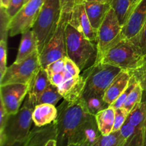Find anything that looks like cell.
<instances>
[{
    "label": "cell",
    "instance_id": "cell-25",
    "mask_svg": "<svg viewBox=\"0 0 146 146\" xmlns=\"http://www.w3.org/2000/svg\"><path fill=\"white\" fill-rule=\"evenodd\" d=\"M127 140L123 138L121 131H114L109 135H101L93 146H125Z\"/></svg>",
    "mask_w": 146,
    "mask_h": 146
},
{
    "label": "cell",
    "instance_id": "cell-31",
    "mask_svg": "<svg viewBox=\"0 0 146 146\" xmlns=\"http://www.w3.org/2000/svg\"><path fill=\"white\" fill-rule=\"evenodd\" d=\"M137 81H135V78L133 76H131V81H130V84L128 85V86L127 87L126 89L122 93V94L120 95V96L118 97L116 99V101L113 103V104L111 105V106L113 107L115 109H118V108H122L123 106L124 103H125V100L127 99L128 96H129V94H131V91H133V89L134 88L135 86L136 85Z\"/></svg>",
    "mask_w": 146,
    "mask_h": 146
},
{
    "label": "cell",
    "instance_id": "cell-33",
    "mask_svg": "<svg viewBox=\"0 0 146 146\" xmlns=\"http://www.w3.org/2000/svg\"><path fill=\"white\" fill-rule=\"evenodd\" d=\"M7 41L1 39L0 41V80L4 77L7 69Z\"/></svg>",
    "mask_w": 146,
    "mask_h": 146
},
{
    "label": "cell",
    "instance_id": "cell-34",
    "mask_svg": "<svg viewBox=\"0 0 146 146\" xmlns=\"http://www.w3.org/2000/svg\"><path fill=\"white\" fill-rule=\"evenodd\" d=\"M128 115H129V113L126 110L124 109L123 108H118V109H115V121H114L113 132L121 130V127L123 126V125L126 121Z\"/></svg>",
    "mask_w": 146,
    "mask_h": 146
},
{
    "label": "cell",
    "instance_id": "cell-12",
    "mask_svg": "<svg viewBox=\"0 0 146 146\" xmlns=\"http://www.w3.org/2000/svg\"><path fill=\"white\" fill-rule=\"evenodd\" d=\"M68 23L82 32L88 39L96 43L98 31L93 27L86 11L84 3L76 4L74 10L71 13Z\"/></svg>",
    "mask_w": 146,
    "mask_h": 146
},
{
    "label": "cell",
    "instance_id": "cell-9",
    "mask_svg": "<svg viewBox=\"0 0 146 146\" xmlns=\"http://www.w3.org/2000/svg\"><path fill=\"white\" fill-rule=\"evenodd\" d=\"M121 33L122 26L115 11L111 8L98 29L96 59L100 58L108 48L123 39Z\"/></svg>",
    "mask_w": 146,
    "mask_h": 146
},
{
    "label": "cell",
    "instance_id": "cell-27",
    "mask_svg": "<svg viewBox=\"0 0 146 146\" xmlns=\"http://www.w3.org/2000/svg\"><path fill=\"white\" fill-rule=\"evenodd\" d=\"M143 89L142 86L140 85L138 82H137L136 85L135 86L133 91L128 96L127 99L125 100L123 106L122 108L126 110L128 113H131V111L138 105V104L142 101L143 94Z\"/></svg>",
    "mask_w": 146,
    "mask_h": 146
},
{
    "label": "cell",
    "instance_id": "cell-16",
    "mask_svg": "<svg viewBox=\"0 0 146 146\" xmlns=\"http://www.w3.org/2000/svg\"><path fill=\"white\" fill-rule=\"evenodd\" d=\"M54 138L56 139V125L54 121L45 126H35L30 131L24 146H46L48 141Z\"/></svg>",
    "mask_w": 146,
    "mask_h": 146
},
{
    "label": "cell",
    "instance_id": "cell-50",
    "mask_svg": "<svg viewBox=\"0 0 146 146\" xmlns=\"http://www.w3.org/2000/svg\"><path fill=\"white\" fill-rule=\"evenodd\" d=\"M74 146H85V145H74Z\"/></svg>",
    "mask_w": 146,
    "mask_h": 146
},
{
    "label": "cell",
    "instance_id": "cell-7",
    "mask_svg": "<svg viewBox=\"0 0 146 146\" xmlns=\"http://www.w3.org/2000/svg\"><path fill=\"white\" fill-rule=\"evenodd\" d=\"M70 17L71 14L61 12V18L55 32L39 54L42 68H45L51 63L67 56L66 28Z\"/></svg>",
    "mask_w": 146,
    "mask_h": 146
},
{
    "label": "cell",
    "instance_id": "cell-8",
    "mask_svg": "<svg viewBox=\"0 0 146 146\" xmlns=\"http://www.w3.org/2000/svg\"><path fill=\"white\" fill-rule=\"evenodd\" d=\"M41 68L39 53L36 51L21 62H14L7 67L4 77L0 80V84L1 86L12 84L31 85Z\"/></svg>",
    "mask_w": 146,
    "mask_h": 146
},
{
    "label": "cell",
    "instance_id": "cell-5",
    "mask_svg": "<svg viewBox=\"0 0 146 146\" xmlns=\"http://www.w3.org/2000/svg\"><path fill=\"white\" fill-rule=\"evenodd\" d=\"M59 0H46L32 27L39 54L51 38L61 15Z\"/></svg>",
    "mask_w": 146,
    "mask_h": 146
},
{
    "label": "cell",
    "instance_id": "cell-17",
    "mask_svg": "<svg viewBox=\"0 0 146 146\" xmlns=\"http://www.w3.org/2000/svg\"><path fill=\"white\" fill-rule=\"evenodd\" d=\"M131 79V73L128 70H122L113 79L104 95V100L111 106L121 94L126 89Z\"/></svg>",
    "mask_w": 146,
    "mask_h": 146
},
{
    "label": "cell",
    "instance_id": "cell-3",
    "mask_svg": "<svg viewBox=\"0 0 146 146\" xmlns=\"http://www.w3.org/2000/svg\"><path fill=\"white\" fill-rule=\"evenodd\" d=\"M67 56L78 65L81 71L95 63L97 46L82 32L68 23L66 28Z\"/></svg>",
    "mask_w": 146,
    "mask_h": 146
},
{
    "label": "cell",
    "instance_id": "cell-22",
    "mask_svg": "<svg viewBox=\"0 0 146 146\" xmlns=\"http://www.w3.org/2000/svg\"><path fill=\"white\" fill-rule=\"evenodd\" d=\"M115 109L110 106L95 115L101 135H107L113 132L115 121Z\"/></svg>",
    "mask_w": 146,
    "mask_h": 146
},
{
    "label": "cell",
    "instance_id": "cell-10",
    "mask_svg": "<svg viewBox=\"0 0 146 146\" xmlns=\"http://www.w3.org/2000/svg\"><path fill=\"white\" fill-rule=\"evenodd\" d=\"M46 0H29L26 3L9 24V36H14L31 29Z\"/></svg>",
    "mask_w": 146,
    "mask_h": 146
},
{
    "label": "cell",
    "instance_id": "cell-48",
    "mask_svg": "<svg viewBox=\"0 0 146 146\" xmlns=\"http://www.w3.org/2000/svg\"><path fill=\"white\" fill-rule=\"evenodd\" d=\"M29 1V0H24V4H25L27 2H28Z\"/></svg>",
    "mask_w": 146,
    "mask_h": 146
},
{
    "label": "cell",
    "instance_id": "cell-35",
    "mask_svg": "<svg viewBox=\"0 0 146 146\" xmlns=\"http://www.w3.org/2000/svg\"><path fill=\"white\" fill-rule=\"evenodd\" d=\"M65 58V57H64ZM64 58L58 59L48 64L45 68L48 76L64 71L65 68V59Z\"/></svg>",
    "mask_w": 146,
    "mask_h": 146
},
{
    "label": "cell",
    "instance_id": "cell-32",
    "mask_svg": "<svg viewBox=\"0 0 146 146\" xmlns=\"http://www.w3.org/2000/svg\"><path fill=\"white\" fill-rule=\"evenodd\" d=\"M11 21V19L7 14L6 9L1 7V39L7 40V36L9 35V24Z\"/></svg>",
    "mask_w": 146,
    "mask_h": 146
},
{
    "label": "cell",
    "instance_id": "cell-47",
    "mask_svg": "<svg viewBox=\"0 0 146 146\" xmlns=\"http://www.w3.org/2000/svg\"><path fill=\"white\" fill-rule=\"evenodd\" d=\"M1 146H24V143H17L14 145H4Z\"/></svg>",
    "mask_w": 146,
    "mask_h": 146
},
{
    "label": "cell",
    "instance_id": "cell-26",
    "mask_svg": "<svg viewBox=\"0 0 146 146\" xmlns=\"http://www.w3.org/2000/svg\"><path fill=\"white\" fill-rule=\"evenodd\" d=\"M86 105L87 110L91 115H96L98 112L110 106L104 100V96L98 95H90L82 97Z\"/></svg>",
    "mask_w": 146,
    "mask_h": 146
},
{
    "label": "cell",
    "instance_id": "cell-14",
    "mask_svg": "<svg viewBox=\"0 0 146 146\" xmlns=\"http://www.w3.org/2000/svg\"><path fill=\"white\" fill-rule=\"evenodd\" d=\"M101 135L95 115L88 113L78 128L72 144L93 146Z\"/></svg>",
    "mask_w": 146,
    "mask_h": 146
},
{
    "label": "cell",
    "instance_id": "cell-41",
    "mask_svg": "<svg viewBox=\"0 0 146 146\" xmlns=\"http://www.w3.org/2000/svg\"><path fill=\"white\" fill-rule=\"evenodd\" d=\"M9 114L6 111L3 103L0 101V133L2 132Z\"/></svg>",
    "mask_w": 146,
    "mask_h": 146
},
{
    "label": "cell",
    "instance_id": "cell-45",
    "mask_svg": "<svg viewBox=\"0 0 146 146\" xmlns=\"http://www.w3.org/2000/svg\"><path fill=\"white\" fill-rule=\"evenodd\" d=\"M143 146H146V122L144 128V137H143Z\"/></svg>",
    "mask_w": 146,
    "mask_h": 146
},
{
    "label": "cell",
    "instance_id": "cell-4",
    "mask_svg": "<svg viewBox=\"0 0 146 146\" xmlns=\"http://www.w3.org/2000/svg\"><path fill=\"white\" fill-rule=\"evenodd\" d=\"M145 58L141 55L136 46L131 39H122L108 48L95 62L116 66L122 70L132 71L143 62Z\"/></svg>",
    "mask_w": 146,
    "mask_h": 146
},
{
    "label": "cell",
    "instance_id": "cell-49",
    "mask_svg": "<svg viewBox=\"0 0 146 146\" xmlns=\"http://www.w3.org/2000/svg\"><path fill=\"white\" fill-rule=\"evenodd\" d=\"M80 2H81V0H77V3H80Z\"/></svg>",
    "mask_w": 146,
    "mask_h": 146
},
{
    "label": "cell",
    "instance_id": "cell-15",
    "mask_svg": "<svg viewBox=\"0 0 146 146\" xmlns=\"http://www.w3.org/2000/svg\"><path fill=\"white\" fill-rule=\"evenodd\" d=\"M86 87V80L83 75L74 76L64 81L58 86V92L63 98L73 103L81 99Z\"/></svg>",
    "mask_w": 146,
    "mask_h": 146
},
{
    "label": "cell",
    "instance_id": "cell-21",
    "mask_svg": "<svg viewBox=\"0 0 146 146\" xmlns=\"http://www.w3.org/2000/svg\"><path fill=\"white\" fill-rule=\"evenodd\" d=\"M36 51H38L36 37L32 29H31L21 34L19 51L14 62H21Z\"/></svg>",
    "mask_w": 146,
    "mask_h": 146
},
{
    "label": "cell",
    "instance_id": "cell-39",
    "mask_svg": "<svg viewBox=\"0 0 146 146\" xmlns=\"http://www.w3.org/2000/svg\"><path fill=\"white\" fill-rule=\"evenodd\" d=\"M137 128L130 122L129 121L127 118L126 121L125 122V123L123 125V126L121 127V135L123 136L124 138H125L126 140H128V138H131L133 135L135 133Z\"/></svg>",
    "mask_w": 146,
    "mask_h": 146
},
{
    "label": "cell",
    "instance_id": "cell-29",
    "mask_svg": "<svg viewBox=\"0 0 146 146\" xmlns=\"http://www.w3.org/2000/svg\"><path fill=\"white\" fill-rule=\"evenodd\" d=\"M129 71L131 76L133 77L135 81L139 83L143 91L146 92V58L138 68Z\"/></svg>",
    "mask_w": 146,
    "mask_h": 146
},
{
    "label": "cell",
    "instance_id": "cell-43",
    "mask_svg": "<svg viewBox=\"0 0 146 146\" xmlns=\"http://www.w3.org/2000/svg\"><path fill=\"white\" fill-rule=\"evenodd\" d=\"M131 6H132V9L133 11L134 9L138 5V4H139L142 0H131Z\"/></svg>",
    "mask_w": 146,
    "mask_h": 146
},
{
    "label": "cell",
    "instance_id": "cell-28",
    "mask_svg": "<svg viewBox=\"0 0 146 146\" xmlns=\"http://www.w3.org/2000/svg\"><path fill=\"white\" fill-rule=\"evenodd\" d=\"M62 98V96L58 92V87L51 84L41 94L36 105L47 104L55 106Z\"/></svg>",
    "mask_w": 146,
    "mask_h": 146
},
{
    "label": "cell",
    "instance_id": "cell-1",
    "mask_svg": "<svg viewBox=\"0 0 146 146\" xmlns=\"http://www.w3.org/2000/svg\"><path fill=\"white\" fill-rule=\"evenodd\" d=\"M58 115L54 121L56 125V146H68L82 123L89 113L83 98L76 102L64 100L57 108Z\"/></svg>",
    "mask_w": 146,
    "mask_h": 146
},
{
    "label": "cell",
    "instance_id": "cell-36",
    "mask_svg": "<svg viewBox=\"0 0 146 146\" xmlns=\"http://www.w3.org/2000/svg\"><path fill=\"white\" fill-rule=\"evenodd\" d=\"M48 77H49L51 84L58 87V86H60L61 84H63L64 81L69 79V78H72L73 76H71V74H70V73H68V71L65 69L64 71H62V72L52 74V75L48 76Z\"/></svg>",
    "mask_w": 146,
    "mask_h": 146
},
{
    "label": "cell",
    "instance_id": "cell-13",
    "mask_svg": "<svg viewBox=\"0 0 146 146\" xmlns=\"http://www.w3.org/2000/svg\"><path fill=\"white\" fill-rule=\"evenodd\" d=\"M146 22V0H142L130 15L122 27L124 39H131L138 35Z\"/></svg>",
    "mask_w": 146,
    "mask_h": 146
},
{
    "label": "cell",
    "instance_id": "cell-19",
    "mask_svg": "<svg viewBox=\"0 0 146 146\" xmlns=\"http://www.w3.org/2000/svg\"><path fill=\"white\" fill-rule=\"evenodd\" d=\"M58 109L51 104H38L34 108L32 113L33 123L35 126L43 127L51 124L56 119Z\"/></svg>",
    "mask_w": 146,
    "mask_h": 146
},
{
    "label": "cell",
    "instance_id": "cell-2",
    "mask_svg": "<svg viewBox=\"0 0 146 146\" xmlns=\"http://www.w3.org/2000/svg\"><path fill=\"white\" fill-rule=\"evenodd\" d=\"M34 106L28 96L23 107L15 114L9 115L2 132L0 133V146L24 143L29 136Z\"/></svg>",
    "mask_w": 146,
    "mask_h": 146
},
{
    "label": "cell",
    "instance_id": "cell-40",
    "mask_svg": "<svg viewBox=\"0 0 146 146\" xmlns=\"http://www.w3.org/2000/svg\"><path fill=\"white\" fill-rule=\"evenodd\" d=\"M61 11L64 13L71 14L77 3V0H59Z\"/></svg>",
    "mask_w": 146,
    "mask_h": 146
},
{
    "label": "cell",
    "instance_id": "cell-23",
    "mask_svg": "<svg viewBox=\"0 0 146 146\" xmlns=\"http://www.w3.org/2000/svg\"><path fill=\"white\" fill-rule=\"evenodd\" d=\"M111 7L115 11L121 26H123L132 13L131 0H108Z\"/></svg>",
    "mask_w": 146,
    "mask_h": 146
},
{
    "label": "cell",
    "instance_id": "cell-38",
    "mask_svg": "<svg viewBox=\"0 0 146 146\" xmlns=\"http://www.w3.org/2000/svg\"><path fill=\"white\" fill-rule=\"evenodd\" d=\"M65 59V68L68 73L71 74L73 77L78 76L80 75L81 70L78 68V65L73 61L72 59L68 56H66L64 58Z\"/></svg>",
    "mask_w": 146,
    "mask_h": 146
},
{
    "label": "cell",
    "instance_id": "cell-46",
    "mask_svg": "<svg viewBox=\"0 0 146 146\" xmlns=\"http://www.w3.org/2000/svg\"><path fill=\"white\" fill-rule=\"evenodd\" d=\"M107 1H108V0H81V2H83V1H99V2H107Z\"/></svg>",
    "mask_w": 146,
    "mask_h": 146
},
{
    "label": "cell",
    "instance_id": "cell-20",
    "mask_svg": "<svg viewBox=\"0 0 146 146\" xmlns=\"http://www.w3.org/2000/svg\"><path fill=\"white\" fill-rule=\"evenodd\" d=\"M50 84L51 81L48 74L45 68L41 67L33 79L27 94L29 98L34 104V107L36 106L41 94L45 91Z\"/></svg>",
    "mask_w": 146,
    "mask_h": 146
},
{
    "label": "cell",
    "instance_id": "cell-6",
    "mask_svg": "<svg viewBox=\"0 0 146 146\" xmlns=\"http://www.w3.org/2000/svg\"><path fill=\"white\" fill-rule=\"evenodd\" d=\"M122 69L109 64L95 62L88 67L83 76L86 87L82 97L90 95L104 96L106 91Z\"/></svg>",
    "mask_w": 146,
    "mask_h": 146
},
{
    "label": "cell",
    "instance_id": "cell-42",
    "mask_svg": "<svg viewBox=\"0 0 146 146\" xmlns=\"http://www.w3.org/2000/svg\"><path fill=\"white\" fill-rule=\"evenodd\" d=\"M11 0H0V4H1V7L4 9H7L9 6Z\"/></svg>",
    "mask_w": 146,
    "mask_h": 146
},
{
    "label": "cell",
    "instance_id": "cell-37",
    "mask_svg": "<svg viewBox=\"0 0 146 146\" xmlns=\"http://www.w3.org/2000/svg\"><path fill=\"white\" fill-rule=\"evenodd\" d=\"M24 5V0H11L9 6L7 9H5L7 14L10 19L13 18L17 15V13L21 9Z\"/></svg>",
    "mask_w": 146,
    "mask_h": 146
},
{
    "label": "cell",
    "instance_id": "cell-11",
    "mask_svg": "<svg viewBox=\"0 0 146 146\" xmlns=\"http://www.w3.org/2000/svg\"><path fill=\"white\" fill-rule=\"evenodd\" d=\"M30 85L12 84L1 86L0 101L9 115L17 113L20 109L23 100L27 96Z\"/></svg>",
    "mask_w": 146,
    "mask_h": 146
},
{
    "label": "cell",
    "instance_id": "cell-18",
    "mask_svg": "<svg viewBox=\"0 0 146 146\" xmlns=\"http://www.w3.org/2000/svg\"><path fill=\"white\" fill-rule=\"evenodd\" d=\"M82 3H84L86 11L93 27L98 31L107 13L111 9V5L108 2L99 1H83Z\"/></svg>",
    "mask_w": 146,
    "mask_h": 146
},
{
    "label": "cell",
    "instance_id": "cell-24",
    "mask_svg": "<svg viewBox=\"0 0 146 146\" xmlns=\"http://www.w3.org/2000/svg\"><path fill=\"white\" fill-rule=\"evenodd\" d=\"M128 120L136 128H143L146 122V100L142 101L131 111Z\"/></svg>",
    "mask_w": 146,
    "mask_h": 146
},
{
    "label": "cell",
    "instance_id": "cell-30",
    "mask_svg": "<svg viewBox=\"0 0 146 146\" xmlns=\"http://www.w3.org/2000/svg\"><path fill=\"white\" fill-rule=\"evenodd\" d=\"M131 40L138 48L141 55L146 58V22L139 34Z\"/></svg>",
    "mask_w": 146,
    "mask_h": 146
},
{
    "label": "cell",
    "instance_id": "cell-44",
    "mask_svg": "<svg viewBox=\"0 0 146 146\" xmlns=\"http://www.w3.org/2000/svg\"><path fill=\"white\" fill-rule=\"evenodd\" d=\"M46 146H56V140L55 138L54 139H51L50 141H48Z\"/></svg>",
    "mask_w": 146,
    "mask_h": 146
}]
</instances>
